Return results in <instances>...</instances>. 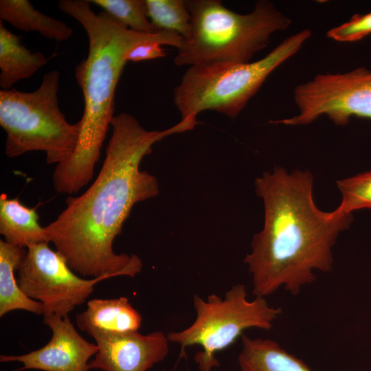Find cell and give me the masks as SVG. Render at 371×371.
I'll list each match as a JSON object with an SVG mask.
<instances>
[{
    "instance_id": "1",
    "label": "cell",
    "mask_w": 371,
    "mask_h": 371,
    "mask_svg": "<svg viewBox=\"0 0 371 371\" xmlns=\"http://www.w3.org/2000/svg\"><path fill=\"white\" fill-rule=\"evenodd\" d=\"M111 126V135L96 179L80 195H69L65 209L45 227L48 242L69 267L93 278L134 277L141 271L139 256L116 254L113 247L133 206L159 194L157 178L141 170V162L157 142L192 129L189 122L181 120L163 131H148L126 113L115 115Z\"/></svg>"
},
{
    "instance_id": "2",
    "label": "cell",
    "mask_w": 371,
    "mask_h": 371,
    "mask_svg": "<svg viewBox=\"0 0 371 371\" xmlns=\"http://www.w3.org/2000/svg\"><path fill=\"white\" fill-rule=\"evenodd\" d=\"M313 186L308 171L289 173L282 168L256 179V192L264 204V226L244 259L255 297H265L282 287L297 295L315 281V271L331 270L332 247L352 216L320 210Z\"/></svg>"
},
{
    "instance_id": "3",
    "label": "cell",
    "mask_w": 371,
    "mask_h": 371,
    "mask_svg": "<svg viewBox=\"0 0 371 371\" xmlns=\"http://www.w3.org/2000/svg\"><path fill=\"white\" fill-rule=\"evenodd\" d=\"M59 9L78 21L89 39L88 54L75 68V78L82 89L84 111L79 120L80 132L72 155L57 164L52 175L55 190L72 195L92 180L111 122L114 117L115 89L127 62V52L148 41L175 47L184 39L174 32L154 34L129 30L102 11L95 13L89 1L60 0Z\"/></svg>"
},
{
    "instance_id": "4",
    "label": "cell",
    "mask_w": 371,
    "mask_h": 371,
    "mask_svg": "<svg viewBox=\"0 0 371 371\" xmlns=\"http://www.w3.org/2000/svg\"><path fill=\"white\" fill-rule=\"evenodd\" d=\"M190 14L191 36L177 50L175 64L246 63L265 48L271 35L286 29L289 18L268 1L256 3L245 14L234 12L217 0L186 1Z\"/></svg>"
},
{
    "instance_id": "5",
    "label": "cell",
    "mask_w": 371,
    "mask_h": 371,
    "mask_svg": "<svg viewBox=\"0 0 371 371\" xmlns=\"http://www.w3.org/2000/svg\"><path fill=\"white\" fill-rule=\"evenodd\" d=\"M302 30L253 63H208L190 66L175 89L174 103L181 120H196L206 110L234 119L269 74L300 49L311 36Z\"/></svg>"
},
{
    "instance_id": "6",
    "label": "cell",
    "mask_w": 371,
    "mask_h": 371,
    "mask_svg": "<svg viewBox=\"0 0 371 371\" xmlns=\"http://www.w3.org/2000/svg\"><path fill=\"white\" fill-rule=\"evenodd\" d=\"M60 73H46L36 90L0 91V125L6 133L5 153L9 158L32 151L44 152L48 164H59L74 153L78 122H68L59 108Z\"/></svg>"
},
{
    "instance_id": "7",
    "label": "cell",
    "mask_w": 371,
    "mask_h": 371,
    "mask_svg": "<svg viewBox=\"0 0 371 371\" xmlns=\"http://www.w3.org/2000/svg\"><path fill=\"white\" fill-rule=\"evenodd\" d=\"M196 318L186 329L170 332L169 341L180 346L179 359L186 357L188 346L199 345L201 350L194 356L201 371H212L218 366L216 354L230 346L243 332L251 328L270 330L282 313L280 308L271 306L265 297H247L245 286H232L224 298L215 294L206 300L194 295Z\"/></svg>"
},
{
    "instance_id": "8",
    "label": "cell",
    "mask_w": 371,
    "mask_h": 371,
    "mask_svg": "<svg viewBox=\"0 0 371 371\" xmlns=\"http://www.w3.org/2000/svg\"><path fill=\"white\" fill-rule=\"evenodd\" d=\"M17 271L21 289L28 297L43 304V316L60 317H68L77 306L83 304L98 282L112 277L80 278L48 243L27 247Z\"/></svg>"
},
{
    "instance_id": "9",
    "label": "cell",
    "mask_w": 371,
    "mask_h": 371,
    "mask_svg": "<svg viewBox=\"0 0 371 371\" xmlns=\"http://www.w3.org/2000/svg\"><path fill=\"white\" fill-rule=\"evenodd\" d=\"M299 113L271 123L308 124L326 115L337 125H346L352 116L371 120V71L359 67L344 74L317 75L294 91Z\"/></svg>"
},
{
    "instance_id": "10",
    "label": "cell",
    "mask_w": 371,
    "mask_h": 371,
    "mask_svg": "<svg viewBox=\"0 0 371 371\" xmlns=\"http://www.w3.org/2000/svg\"><path fill=\"white\" fill-rule=\"evenodd\" d=\"M52 333L42 348L22 355H1V362L19 361L21 370L43 371H87L89 360L98 350L97 344L85 340L74 328L69 317L43 316Z\"/></svg>"
},
{
    "instance_id": "11",
    "label": "cell",
    "mask_w": 371,
    "mask_h": 371,
    "mask_svg": "<svg viewBox=\"0 0 371 371\" xmlns=\"http://www.w3.org/2000/svg\"><path fill=\"white\" fill-rule=\"evenodd\" d=\"M98 346L89 369L103 371H147L163 361L169 352V340L163 332L142 335L138 331L89 334Z\"/></svg>"
},
{
    "instance_id": "12",
    "label": "cell",
    "mask_w": 371,
    "mask_h": 371,
    "mask_svg": "<svg viewBox=\"0 0 371 371\" xmlns=\"http://www.w3.org/2000/svg\"><path fill=\"white\" fill-rule=\"evenodd\" d=\"M80 330L88 335L93 331L126 333L138 331L142 317L126 297L115 299H93L87 309L76 315Z\"/></svg>"
},
{
    "instance_id": "13",
    "label": "cell",
    "mask_w": 371,
    "mask_h": 371,
    "mask_svg": "<svg viewBox=\"0 0 371 371\" xmlns=\"http://www.w3.org/2000/svg\"><path fill=\"white\" fill-rule=\"evenodd\" d=\"M36 207H28L18 198L0 195V234L12 245L27 248L49 243L45 227L38 223Z\"/></svg>"
},
{
    "instance_id": "14",
    "label": "cell",
    "mask_w": 371,
    "mask_h": 371,
    "mask_svg": "<svg viewBox=\"0 0 371 371\" xmlns=\"http://www.w3.org/2000/svg\"><path fill=\"white\" fill-rule=\"evenodd\" d=\"M241 340L238 357L240 371H312L275 341L251 338L245 334Z\"/></svg>"
},
{
    "instance_id": "15",
    "label": "cell",
    "mask_w": 371,
    "mask_h": 371,
    "mask_svg": "<svg viewBox=\"0 0 371 371\" xmlns=\"http://www.w3.org/2000/svg\"><path fill=\"white\" fill-rule=\"evenodd\" d=\"M47 62L43 53L27 49L20 38L0 22V86L3 90L10 89L19 80L31 77Z\"/></svg>"
},
{
    "instance_id": "16",
    "label": "cell",
    "mask_w": 371,
    "mask_h": 371,
    "mask_svg": "<svg viewBox=\"0 0 371 371\" xmlns=\"http://www.w3.org/2000/svg\"><path fill=\"white\" fill-rule=\"evenodd\" d=\"M25 248L0 240V317L14 310L43 315V304L28 297L21 289L14 271L26 255Z\"/></svg>"
},
{
    "instance_id": "17",
    "label": "cell",
    "mask_w": 371,
    "mask_h": 371,
    "mask_svg": "<svg viewBox=\"0 0 371 371\" xmlns=\"http://www.w3.org/2000/svg\"><path fill=\"white\" fill-rule=\"evenodd\" d=\"M0 19L23 32H36L57 41H67L73 30L62 21L45 15L27 0H1Z\"/></svg>"
},
{
    "instance_id": "18",
    "label": "cell",
    "mask_w": 371,
    "mask_h": 371,
    "mask_svg": "<svg viewBox=\"0 0 371 371\" xmlns=\"http://www.w3.org/2000/svg\"><path fill=\"white\" fill-rule=\"evenodd\" d=\"M148 17L158 32L179 34L184 41L191 36L190 14L186 1L146 0Z\"/></svg>"
},
{
    "instance_id": "19",
    "label": "cell",
    "mask_w": 371,
    "mask_h": 371,
    "mask_svg": "<svg viewBox=\"0 0 371 371\" xmlns=\"http://www.w3.org/2000/svg\"><path fill=\"white\" fill-rule=\"evenodd\" d=\"M122 26L133 31L158 32L147 15L146 0H91Z\"/></svg>"
},
{
    "instance_id": "20",
    "label": "cell",
    "mask_w": 371,
    "mask_h": 371,
    "mask_svg": "<svg viewBox=\"0 0 371 371\" xmlns=\"http://www.w3.org/2000/svg\"><path fill=\"white\" fill-rule=\"evenodd\" d=\"M342 199L335 210L341 214H352L360 209L371 210V170L337 182Z\"/></svg>"
},
{
    "instance_id": "21",
    "label": "cell",
    "mask_w": 371,
    "mask_h": 371,
    "mask_svg": "<svg viewBox=\"0 0 371 371\" xmlns=\"http://www.w3.org/2000/svg\"><path fill=\"white\" fill-rule=\"evenodd\" d=\"M371 34V12L355 14L347 22L330 30L328 37L340 42H354Z\"/></svg>"
},
{
    "instance_id": "22",
    "label": "cell",
    "mask_w": 371,
    "mask_h": 371,
    "mask_svg": "<svg viewBox=\"0 0 371 371\" xmlns=\"http://www.w3.org/2000/svg\"><path fill=\"white\" fill-rule=\"evenodd\" d=\"M161 45V43L154 41L140 43L127 52L126 59L127 61L137 62L164 58L166 54Z\"/></svg>"
}]
</instances>
